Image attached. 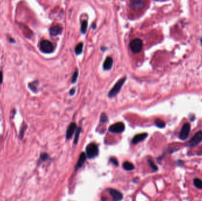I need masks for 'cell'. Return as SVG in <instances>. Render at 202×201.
I'll return each instance as SVG.
<instances>
[{
    "mask_svg": "<svg viewBox=\"0 0 202 201\" xmlns=\"http://www.w3.org/2000/svg\"><path fill=\"white\" fill-rule=\"evenodd\" d=\"M126 79H127V78H126V77H125L122 78L121 79H120L118 81V82L115 84V86L113 87V88L109 91V92L108 93L109 98H113L118 94V93H119V90L121 89L122 86H123V84H124L125 82L126 81Z\"/></svg>",
    "mask_w": 202,
    "mask_h": 201,
    "instance_id": "6da1fadb",
    "label": "cell"
},
{
    "mask_svg": "<svg viewBox=\"0 0 202 201\" xmlns=\"http://www.w3.org/2000/svg\"><path fill=\"white\" fill-rule=\"evenodd\" d=\"M86 156L89 159H93L96 157L99 153L98 146L95 143H90L86 147Z\"/></svg>",
    "mask_w": 202,
    "mask_h": 201,
    "instance_id": "7a4b0ae2",
    "label": "cell"
},
{
    "mask_svg": "<svg viewBox=\"0 0 202 201\" xmlns=\"http://www.w3.org/2000/svg\"><path fill=\"white\" fill-rule=\"evenodd\" d=\"M143 46V41L139 38H135L130 42L129 47L132 51L134 53H138L142 50Z\"/></svg>",
    "mask_w": 202,
    "mask_h": 201,
    "instance_id": "3957f363",
    "label": "cell"
},
{
    "mask_svg": "<svg viewBox=\"0 0 202 201\" xmlns=\"http://www.w3.org/2000/svg\"><path fill=\"white\" fill-rule=\"evenodd\" d=\"M41 50L46 53H50L53 51V46L48 40H43L40 42Z\"/></svg>",
    "mask_w": 202,
    "mask_h": 201,
    "instance_id": "277c9868",
    "label": "cell"
},
{
    "mask_svg": "<svg viewBox=\"0 0 202 201\" xmlns=\"http://www.w3.org/2000/svg\"><path fill=\"white\" fill-rule=\"evenodd\" d=\"M125 130V125L122 122H118V123L112 125L109 127V131L112 133H119L124 132Z\"/></svg>",
    "mask_w": 202,
    "mask_h": 201,
    "instance_id": "5b68a950",
    "label": "cell"
},
{
    "mask_svg": "<svg viewBox=\"0 0 202 201\" xmlns=\"http://www.w3.org/2000/svg\"><path fill=\"white\" fill-rule=\"evenodd\" d=\"M145 0H131L130 3L131 8L134 11H139L144 8Z\"/></svg>",
    "mask_w": 202,
    "mask_h": 201,
    "instance_id": "8992f818",
    "label": "cell"
},
{
    "mask_svg": "<svg viewBox=\"0 0 202 201\" xmlns=\"http://www.w3.org/2000/svg\"><path fill=\"white\" fill-rule=\"evenodd\" d=\"M190 132V125L189 123L184 124L180 131V138L181 140H186Z\"/></svg>",
    "mask_w": 202,
    "mask_h": 201,
    "instance_id": "52a82bcc",
    "label": "cell"
},
{
    "mask_svg": "<svg viewBox=\"0 0 202 201\" xmlns=\"http://www.w3.org/2000/svg\"><path fill=\"white\" fill-rule=\"evenodd\" d=\"M202 141V131H199L193 137L189 142V146L190 147L196 146Z\"/></svg>",
    "mask_w": 202,
    "mask_h": 201,
    "instance_id": "ba28073f",
    "label": "cell"
},
{
    "mask_svg": "<svg viewBox=\"0 0 202 201\" xmlns=\"http://www.w3.org/2000/svg\"><path fill=\"white\" fill-rule=\"evenodd\" d=\"M109 194L114 200H121L123 198V195L121 192L113 189H109Z\"/></svg>",
    "mask_w": 202,
    "mask_h": 201,
    "instance_id": "9c48e42d",
    "label": "cell"
},
{
    "mask_svg": "<svg viewBox=\"0 0 202 201\" xmlns=\"http://www.w3.org/2000/svg\"><path fill=\"white\" fill-rule=\"evenodd\" d=\"M76 127L77 126L75 123H72L69 126L66 131V137L67 140L71 139L76 129Z\"/></svg>",
    "mask_w": 202,
    "mask_h": 201,
    "instance_id": "30bf717a",
    "label": "cell"
},
{
    "mask_svg": "<svg viewBox=\"0 0 202 201\" xmlns=\"http://www.w3.org/2000/svg\"><path fill=\"white\" fill-rule=\"evenodd\" d=\"M147 136H148V134L146 133L137 135L133 139V141H132V142H133V144L136 145L138 143L144 141L145 138H147Z\"/></svg>",
    "mask_w": 202,
    "mask_h": 201,
    "instance_id": "8fae6325",
    "label": "cell"
},
{
    "mask_svg": "<svg viewBox=\"0 0 202 201\" xmlns=\"http://www.w3.org/2000/svg\"><path fill=\"white\" fill-rule=\"evenodd\" d=\"M62 31V28L59 25L52 26L50 29V34L52 36H56Z\"/></svg>",
    "mask_w": 202,
    "mask_h": 201,
    "instance_id": "7c38bea8",
    "label": "cell"
},
{
    "mask_svg": "<svg viewBox=\"0 0 202 201\" xmlns=\"http://www.w3.org/2000/svg\"><path fill=\"white\" fill-rule=\"evenodd\" d=\"M86 155L85 153H82L79 156V158L77 162L76 166V169H79L81 168L82 166L83 165L85 162L86 161Z\"/></svg>",
    "mask_w": 202,
    "mask_h": 201,
    "instance_id": "4fadbf2b",
    "label": "cell"
},
{
    "mask_svg": "<svg viewBox=\"0 0 202 201\" xmlns=\"http://www.w3.org/2000/svg\"><path fill=\"white\" fill-rule=\"evenodd\" d=\"M113 65V59L111 57H108L106 59H105V62L103 63V68L106 70H110Z\"/></svg>",
    "mask_w": 202,
    "mask_h": 201,
    "instance_id": "5bb4252c",
    "label": "cell"
},
{
    "mask_svg": "<svg viewBox=\"0 0 202 201\" xmlns=\"http://www.w3.org/2000/svg\"><path fill=\"white\" fill-rule=\"evenodd\" d=\"M123 168L126 170H133L134 169V166L132 163L126 161L123 163Z\"/></svg>",
    "mask_w": 202,
    "mask_h": 201,
    "instance_id": "9a60e30c",
    "label": "cell"
},
{
    "mask_svg": "<svg viewBox=\"0 0 202 201\" xmlns=\"http://www.w3.org/2000/svg\"><path fill=\"white\" fill-rule=\"evenodd\" d=\"M83 44L82 42H80L76 46L75 48V52L76 54H80L82 53L83 50Z\"/></svg>",
    "mask_w": 202,
    "mask_h": 201,
    "instance_id": "2e32d148",
    "label": "cell"
},
{
    "mask_svg": "<svg viewBox=\"0 0 202 201\" xmlns=\"http://www.w3.org/2000/svg\"><path fill=\"white\" fill-rule=\"evenodd\" d=\"M155 123L157 127L160 128H163L165 127L164 121L160 119H157L155 120Z\"/></svg>",
    "mask_w": 202,
    "mask_h": 201,
    "instance_id": "e0dca14e",
    "label": "cell"
},
{
    "mask_svg": "<svg viewBox=\"0 0 202 201\" xmlns=\"http://www.w3.org/2000/svg\"><path fill=\"white\" fill-rule=\"evenodd\" d=\"M194 184L198 189H202V180L200 179H196L194 180Z\"/></svg>",
    "mask_w": 202,
    "mask_h": 201,
    "instance_id": "ac0fdd59",
    "label": "cell"
},
{
    "mask_svg": "<svg viewBox=\"0 0 202 201\" xmlns=\"http://www.w3.org/2000/svg\"><path fill=\"white\" fill-rule=\"evenodd\" d=\"M81 132V128L79 127L77 129L76 133V135H75V139H74V144L75 145H76L77 143V142H78L79 137V135H80Z\"/></svg>",
    "mask_w": 202,
    "mask_h": 201,
    "instance_id": "d6986e66",
    "label": "cell"
},
{
    "mask_svg": "<svg viewBox=\"0 0 202 201\" xmlns=\"http://www.w3.org/2000/svg\"><path fill=\"white\" fill-rule=\"evenodd\" d=\"M87 23L86 21H83L81 25V32L83 34H85L86 31L87 30Z\"/></svg>",
    "mask_w": 202,
    "mask_h": 201,
    "instance_id": "ffe728a7",
    "label": "cell"
},
{
    "mask_svg": "<svg viewBox=\"0 0 202 201\" xmlns=\"http://www.w3.org/2000/svg\"><path fill=\"white\" fill-rule=\"evenodd\" d=\"M108 120V117L105 113H102L101 116V121L102 123H106Z\"/></svg>",
    "mask_w": 202,
    "mask_h": 201,
    "instance_id": "44dd1931",
    "label": "cell"
},
{
    "mask_svg": "<svg viewBox=\"0 0 202 201\" xmlns=\"http://www.w3.org/2000/svg\"><path fill=\"white\" fill-rule=\"evenodd\" d=\"M77 77H78V71L76 70L75 72V73L73 75V77H72V83H75L76 82Z\"/></svg>",
    "mask_w": 202,
    "mask_h": 201,
    "instance_id": "7402d4cb",
    "label": "cell"
},
{
    "mask_svg": "<svg viewBox=\"0 0 202 201\" xmlns=\"http://www.w3.org/2000/svg\"><path fill=\"white\" fill-rule=\"evenodd\" d=\"M148 162H149V163H150V166L151 168L152 169H153L155 170H158L157 167L154 163V162H153L151 160H149V161H148Z\"/></svg>",
    "mask_w": 202,
    "mask_h": 201,
    "instance_id": "603a6c76",
    "label": "cell"
},
{
    "mask_svg": "<svg viewBox=\"0 0 202 201\" xmlns=\"http://www.w3.org/2000/svg\"><path fill=\"white\" fill-rule=\"evenodd\" d=\"M110 161L113 164V165H115V166H117V167H118V162L117 161V159L115 158H110Z\"/></svg>",
    "mask_w": 202,
    "mask_h": 201,
    "instance_id": "cb8c5ba5",
    "label": "cell"
},
{
    "mask_svg": "<svg viewBox=\"0 0 202 201\" xmlns=\"http://www.w3.org/2000/svg\"><path fill=\"white\" fill-rule=\"evenodd\" d=\"M48 157H49V156L47 153H43L41 155V159L42 161H45L48 158Z\"/></svg>",
    "mask_w": 202,
    "mask_h": 201,
    "instance_id": "d4e9b609",
    "label": "cell"
},
{
    "mask_svg": "<svg viewBox=\"0 0 202 201\" xmlns=\"http://www.w3.org/2000/svg\"><path fill=\"white\" fill-rule=\"evenodd\" d=\"M75 92H76V89H75V88H72L71 90H70V92H69V94L71 95V96H73V95L75 94Z\"/></svg>",
    "mask_w": 202,
    "mask_h": 201,
    "instance_id": "484cf974",
    "label": "cell"
},
{
    "mask_svg": "<svg viewBox=\"0 0 202 201\" xmlns=\"http://www.w3.org/2000/svg\"><path fill=\"white\" fill-rule=\"evenodd\" d=\"M3 80V76L1 72H0V84H1Z\"/></svg>",
    "mask_w": 202,
    "mask_h": 201,
    "instance_id": "4316f807",
    "label": "cell"
}]
</instances>
